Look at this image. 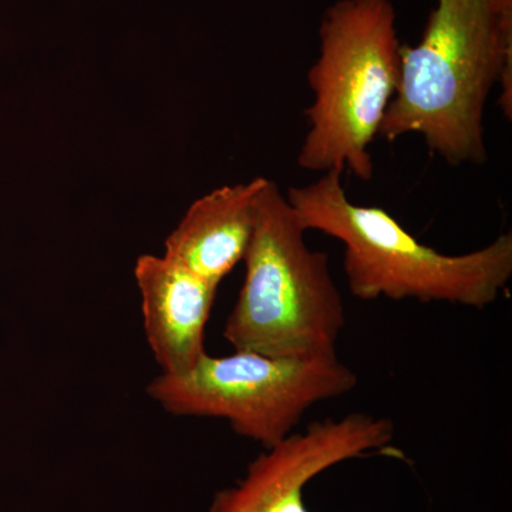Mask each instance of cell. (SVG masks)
Here are the masks:
<instances>
[{
	"label": "cell",
	"mask_w": 512,
	"mask_h": 512,
	"mask_svg": "<svg viewBox=\"0 0 512 512\" xmlns=\"http://www.w3.org/2000/svg\"><path fill=\"white\" fill-rule=\"evenodd\" d=\"M305 234L284 192L266 178L244 285L224 328L234 350L296 359L338 355L345 306L328 255L309 248Z\"/></svg>",
	"instance_id": "4"
},
{
	"label": "cell",
	"mask_w": 512,
	"mask_h": 512,
	"mask_svg": "<svg viewBox=\"0 0 512 512\" xmlns=\"http://www.w3.org/2000/svg\"><path fill=\"white\" fill-rule=\"evenodd\" d=\"M393 439L392 421L366 413L313 421L302 433L265 448L249 464L244 480L215 495L210 512H308L303 490L309 481L352 458H403L392 447Z\"/></svg>",
	"instance_id": "6"
},
{
	"label": "cell",
	"mask_w": 512,
	"mask_h": 512,
	"mask_svg": "<svg viewBox=\"0 0 512 512\" xmlns=\"http://www.w3.org/2000/svg\"><path fill=\"white\" fill-rule=\"evenodd\" d=\"M356 373L338 355H205L184 376L156 377L148 396L174 416L217 417L265 448L284 440L312 406L352 392Z\"/></svg>",
	"instance_id": "5"
},
{
	"label": "cell",
	"mask_w": 512,
	"mask_h": 512,
	"mask_svg": "<svg viewBox=\"0 0 512 512\" xmlns=\"http://www.w3.org/2000/svg\"><path fill=\"white\" fill-rule=\"evenodd\" d=\"M392 0H338L320 20L319 57L308 73L313 103L298 154L308 171L375 174L370 146L399 89L402 46Z\"/></svg>",
	"instance_id": "3"
},
{
	"label": "cell",
	"mask_w": 512,
	"mask_h": 512,
	"mask_svg": "<svg viewBox=\"0 0 512 512\" xmlns=\"http://www.w3.org/2000/svg\"><path fill=\"white\" fill-rule=\"evenodd\" d=\"M144 332L163 375L184 376L207 355L205 326L218 286L165 258L141 255L134 268Z\"/></svg>",
	"instance_id": "7"
},
{
	"label": "cell",
	"mask_w": 512,
	"mask_h": 512,
	"mask_svg": "<svg viewBox=\"0 0 512 512\" xmlns=\"http://www.w3.org/2000/svg\"><path fill=\"white\" fill-rule=\"evenodd\" d=\"M265 180L225 185L195 201L165 239V258L220 285L244 261L255 227L256 198Z\"/></svg>",
	"instance_id": "8"
},
{
	"label": "cell",
	"mask_w": 512,
	"mask_h": 512,
	"mask_svg": "<svg viewBox=\"0 0 512 512\" xmlns=\"http://www.w3.org/2000/svg\"><path fill=\"white\" fill-rule=\"evenodd\" d=\"M512 117V0H436L416 46H402L399 89L379 136L419 134L451 165L487 161L484 110L494 86Z\"/></svg>",
	"instance_id": "1"
},
{
	"label": "cell",
	"mask_w": 512,
	"mask_h": 512,
	"mask_svg": "<svg viewBox=\"0 0 512 512\" xmlns=\"http://www.w3.org/2000/svg\"><path fill=\"white\" fill-rule=\"evenodd\" d=\"M342 175L328 171L316 183L291 187L285 195L306 232H323L342 242L343 269L355 298L484 309L507 288L512 276L510 232L468 254H441L421 244L383 208L350 201Z\"/></svg>",
	"instance_id": "2"
}]
</instances>
